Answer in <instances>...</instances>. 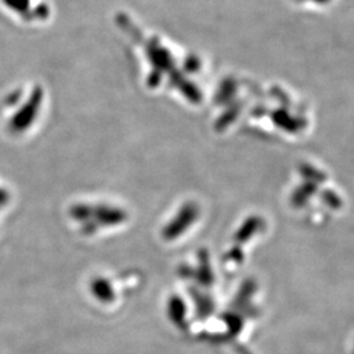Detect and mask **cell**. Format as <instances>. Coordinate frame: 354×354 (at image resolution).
<instances>
[]
</instances>
